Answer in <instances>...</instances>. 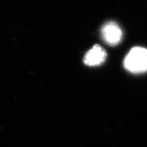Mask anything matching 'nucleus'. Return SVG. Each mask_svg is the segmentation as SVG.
I'll list each match as a JSON object with an SVG mask.
<instances>
[{"label": "nucleus", "instance_id": "obj_3", "mask_svg": "<svg viewBox=\"0 0 147 147\" xmlns=\"http://www.w3.org/2000/svg\"><path fill=\"white\" fill-rule=\"evenodd\" d=\"M107 54L100 46L95 45L86 53L84 57V63L89 66L99 65L104 63Z\"/></svg>", "mask_w": 147, "mask_h": 147}, {"label": "nucleus", "instance_id": "obj_2", "mask_svg": "<svg viewBox=\"0 0 147 147\" xmlns=\"http://www.w3.org/2000/svg\"><path fill=\"white\" fill-rule=\"evenodd\" d=\"M102 39L110 46L118 45L122 39L123 33L118 25L115 22H108L101 29Z\"/></svg>", "mask_w": 147, "mask_h": 147}, {"label": "nucleus", "instance_id": "obj_1", "mask_svg": "<svg viewBox=\"0 0 147 147\" xmlns=\"http://www.w3.org/2000/svg\"><path fill=\"white\" fill-rule=\"evenodd\" d=\"M125 68L134 74H140L147 71V49L134 47L125 58Z\"/></svg>", "mask_w": 147, "mask_h": 147}]
</instances>
